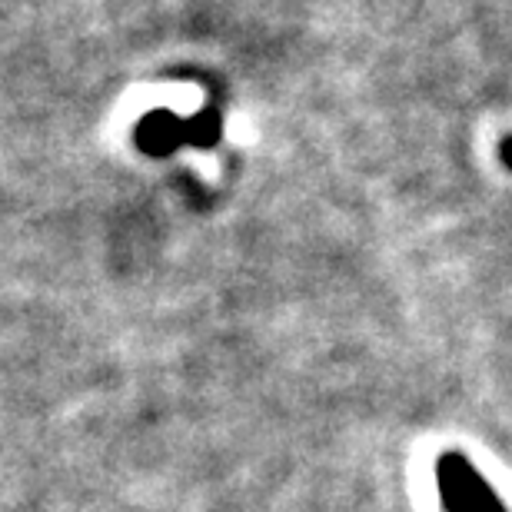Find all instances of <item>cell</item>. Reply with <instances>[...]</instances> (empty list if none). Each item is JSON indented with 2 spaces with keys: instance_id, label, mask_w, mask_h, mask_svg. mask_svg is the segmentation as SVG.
Returning a JSON list of instances; mask_svg holds the SVG:
<instances>
[{
  "instance_id": "cell-1",
  "label": "cell",
  "mask_w": 512,
  "mask_h": 512,
  "mask_svg": "<svg viewBox=\"0 0 512 512\" xmlns=\"http://www.w3.org/2000/svg\"><path fill=\"white\" fill-rule=\"evenodd\" d=\"M439 493L449 512H506L486 479L469 466V459L449 453L439 463Z\"/></svg>"
},
{
  "instance_id": "cell-2",
  "label": "cell",
  "mask_w": 512,
  "mask_h": 512,
  "mask_svg": "<svg viewBox=\"0 0 512 512\" xmlns=\"http://www.w3.org/2000/svg\"><path fill=\"white\" fill-rule=\"evenodd\" d=\"M140 150H147L150 157H163V153L177 150L180 143H187V120L167 114V110H153L150 117H143L137 130Z\"/></svg>"
},
{
  "instance_id": "cell-3",
  "label": "cell",
  "mask_w": 512,
  "mask_h": 512,
  "mask_svg": "<svg viewBox=\"0 0 512 512\" xmlns=\"http://www.w3.org/2000/svg\"><path fill=\"white\" fill-rule=\"evenodd\" d=\"M217 137H220V120L213 110H203L200 117L187 120V143H193V147H213Z\"/></svg>"
}]
</instances>
